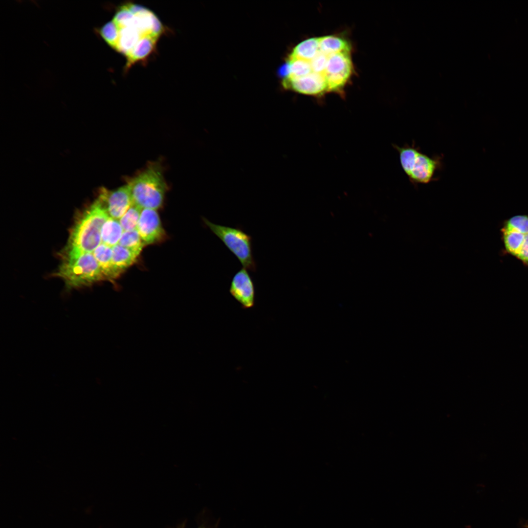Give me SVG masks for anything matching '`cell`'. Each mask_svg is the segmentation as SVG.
I'll return each mask as SVG.
<instances>
[{
	"label": "cell",
	"instance_id": "2",
	"mask_svg": "<svg viewBox=\"0 0 528 528\" xmlns=\"http://www.w3.org/2000/svg\"><path fill=\"white\" fill-rule=\"evenodd\" d=\"M132 203L141 209L157 210L162 205L167 185L161 164L152 162L128 180Z\"/></svg>",
	"mask_w": 528,
	"mask_h": 528
},
{
	"label": "cell",
	"instance_id": "10",
	"mask_svg": "<svg viewBox=\"0 0 528 528\" xmlns=\"http://www.w3.org/2000/svg\"><path fill=\"white\" fill-rule=\"evenodd\" d=\"M137 230L145 245L160 242L164 238V230L156 210H141Z\"/></svg>",
	"mask_w": 528,
	"mask_h": 528
},
{
	"label": "cell",
	"instance_id": "8",
	"mask_svg": "<svg viewBox=\"0 0 528 528\" xmlns=\"http://www.w3.org/2000/svg\"><path fill=\"white\" fill-rule=\"evenodd\" d=\"M109 216L119 220L133 204L127 184L114 190L104 189L97 198Z\"/></svg>",
	"mask_w": 528,
	"mask_h": 528
},
{
	"label": "cell",
	"instance_id": "14",
	"mask_svg": "<svg viewBox=\"0 0 528 528\" xmlns=\"http://www.w3.org/2000/svg\"><path fill=\"white\" fill-rule=\"evenodd\" d=\"M319 50L329 56L342 52H351V46L348 42L341 37L328 35L318 37Z\"/></svg>",
	"mask_w": 528,
	"mask_h": 528
},
{
	"label": "cell",
	"instance_id": "6",
	"mask_svg": "<svg viewBox=\"0 0 528 528\" xmlns=\"http://www.w3.org/2000/svg\"><path fill=\"white\" fill-rule=\"evenodd\" d=\"M502 231L506 250L528 266V216L511 218Z\"/></svg>",
	"mask_w": 528,
	"mask_h": 528
},
{
	"label": "cell",
	"instance_id": "15",
	"mask_svg": "<svg viewBox=\"0 0 528 528\" xmlns=\"http://www.w3.org/2000/svg\"><path fill=\"white\" fill-rule=\"evenodd\" d=\"M112 252L113 265L120 274L133 264L138 257L132 251L119 244L112 247Z\"/></svg>",
	"mask_w": 528,
	"mask_h": 528
},
{
	"label": "cell",
	"instance_id": "11",
	"mask_svg": "<svg viewBox=\"0 0 528 528\" xmlns=\"http://www.w3.org/2000/svg\"><path fill=\"white\" fill-rule=\"evenodd\" d=\"M282 84L286 89L308 95L320 96L327 91L325 75L313 72L298 78H285Z\"/></svg>",
	"mask_w": 528,
	"mask_h": 528
},
{
	"label": "cell",
	"instance_id": "7",
	"mask_svg": "<svg viewBox=\"0 0 528 528\" xmlns=\"http://www.w3.org/2000/svg\"><path fill=\"white\" fill-rule=\"evenodd\" d=\"M351 52H342L328 56L325 77L327 92L341 90L350 78L352 70Z\"/></svg>",
	"mask_w": 528,
	"mask_h": 528
},
{
	"label": "cell",
	"instance_id": "1",
	"mask_svg": "<svg viewBox=\"0 0 528 528\" xmlns=\"http://www.w3.org/2000/svg\"><path fill=\"white\" fill-rule=\"evenodd\" d=\"M168 28L151 9L130 1L119 5L112 19L99 33L105 42L126 59L124 71L145 64L156 52L158 41Z\"/></svg>",
	"mask_w": 528,
	"mask_h": 528
},
{
	"label": "cell",
	"instance_id": "4",
	"mask_svg": "<svg viewBox=\"0 0 528 528\" xmlns=\"http://www.w3.org/2000/svg\"><path fill=\"white\" fill-rule=\"evenodd\" d=\"M62 262L54 275L62 278L66 286L78 287L105 280L100 267L89 253H61Z\"/></svg>",
	"mask_w": 528,
	"mask_h": 528
},
{
	"label": "cell",
	"instance_id": "16",
	"mask_svg": "<svg viewBox=\"0 0 528 528\" xmlns=\"http://www.w3.org/2000/svg\"><path fill=\"white\" fill-rule=\"evenodd\" d=\"M284 70V79L298 78L312 72L309 61L290 57H288Z\"/></svg>",
	"mask_w": 528,
	"mask_h": 528
},
{
	"label": "cell",
	"instance_id": "13",
	"mask_svg": "<svg viewBox=\"0 0 528 528\" xmlns=\"http://www.w3.org/2000/svg\"><path fill=\"white\" fill-rule=\"evenodd\" d=\"M123 232L119 220L109 216L101 229V243L113 247L118 244Z\"/></svg>",
	"mask_w": 528,
	"mask_h": 528
},
{
	"label": "cell",
	"instance_id": "20",
	"mask_svg": "<svg viewBox=\"0 0 528 528\" xmlns=\"http://www.w3.org/2000/svg\"><path fill=\"white\" fill-rule=\"evenodd\" d=\"M328 56L319 50L316 55L310 61L312 72L325 74Z\"/></svg>",
	"mask_w": 528,
	"mask_h": 528
},
{
	"label": "cell",
	"instance_id": "19",
	"mask_svg": "<svg viewBox=\"0 0 528 528\" xmlns=\"http://www.w3.org/2000/svg\"><path fill=\"white\" fill-rule=\"evenodd\" d=\"M141 210L139 207L132 204L119 219L124 231L137 229Z\"/></svg>",
	"mask_w": 528,
	"mask_h": 528
},
{
	"label": "cell",
	"instance_id": "5",
	"mask_svg": "<svg viewBox=\"0 0 528 528\" xmlns=\"http://www.w3.org/2000/svg\"><path fill=\"white\" fill-rule=\"evenodd\" d=\"M203 221L226 247L238 258L244 268L256 271L252 251V238L241 227H229L213 223L205 218Z\"/></svg>",
	"mask_w": 528,
	"mask_h": 528
},
{
	"label": "cell",
	"instance_id": "18",
	"mask_svg": "<svg viewBox=\"0 0 528 528\" xmlns=\"http://www.w3.org/2000/svg\"><path fill=\"white\" fill-rule=\"evenodd\" d=\"M118 244L131 250L138 256L145 246L137 229L124 231Z\"/></svg>",
	"mask_w": 528,
	"mask_h": 528
},
{
	"label": "cell",
	"instance_id": "12",
	"mask_svg": "<svg viewBox=\"0 0 528 528\" xmlns=\"http://www.w3.org/2000/svg\"><path fill=\"white\" fill-rule=\"evenodd\" d=\"M112 247L101 243L91 252L100 267L105 280H112L120 274L114 267L112 261Z\"/></svg>",
	"mask_w": 528,
	"mask_h": 528
},
{
	"label": "cell",
	"instance_id": "9",
	"mask_svg": "<svg viewBox=\"0 0 528 528\" xmlns=\"http://www.w3.org/2000/svg\"><path fill=\"white\" fill-rule=\"evenodd\" d=\"M230 294L244 309L255 305V289L253 281L247 270L243 267L232 277L229 288Z\"/></svg>",
	"mask_w": 528,
	"mask_h": 528
},
{
	"label": "cell",
	"instance_id": "3",
	"mask_svg": "<svg viewBox=\"0 0 528 528\" xmlns=\"http://www.w3.org/2000/svg\"><path fill=\"white\" fill-rule=\"evenodd\" d=\"M393 146L397 151L401 167L412 184H428L438 179V173L442 168L441 156H429L414 143Z\"/></svg>",
	"mask_w": 528,
	"mask_h": 528
},
{
	"label": "cell",
	"instance_id": "17",
	"mask_svg": "<svg viewBox=\"0 0 528 528\" xmlns=\"http://www.w3.org/2000/svg\"><path fill=\"white\" fill-rule=\"evenodd\" d=\"M319 50L318 38H311L295 46L289 57L310 61Z\"/></svg>",
	"mask_w": 528,
	"mask_h": 528
}]
</instances>
